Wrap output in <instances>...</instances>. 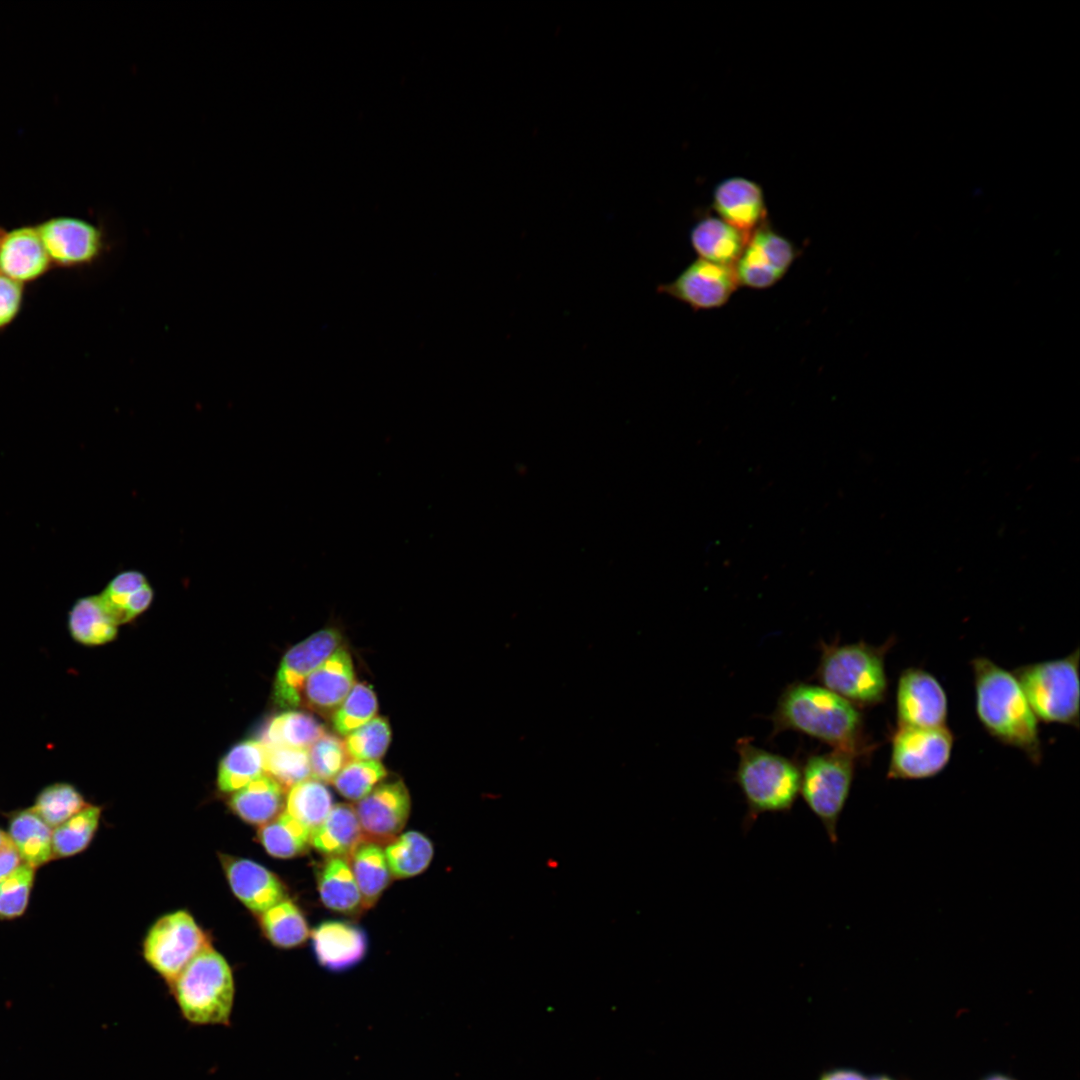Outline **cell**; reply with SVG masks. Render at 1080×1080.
I'll return each mask as SVG.
<instances>
[{"instance_id":"83f0119b","label":"cell","mask_w":1080,"mask_h":1080,"mask_svg":"<svg viewBox=\"0 0 1080 1080\" xmlns=\"http://www.w3.org/2000/svg\"><path fill=\"white\" fill-rule=\"evenodd\" d=\"M118 624L102 604L99 595L78 599L68 614V629L72 638L86 646H96L112 641L117 635Z\"/></svg>"},{"instance_id":"ba28073f","label":"cell","mask_w":1080,"mask_h":1080,"mask_svg":"<svg viewBox=\"0 0 1080 1080\" xmlns=\"http://www.w3.org/2000/svg\"><path fill=\"white\" fill-rule=\"evenodd\" d=\"M210 945L205 931L185 910L157 919L143 942V956L149 966L170 985L188 963Z\"/></svg>"},{"instance_id":"8992f818","label":"cell","mask_w":1080,"mask_h":1080,"mask_svg":"<svg viewBox=\"0 0 1080 1080\" xmlns=\"http://www.w3.org/2000/svg\"><path fill=\"white\" fill-rule=\"evenodd\" d=\"M1079 649L1014 669L1038 721L1079 728Z\"/></svg>"},{"instance_id":"4dcf8cb0","label":"cell","mask_w":1080,"mask_h":1080,"mask_svg":"<svg viewBox=\"0 0 1080 1080\" xmlns=\"http://www.w3.org/2000/svg\"><path fill=\"white\" fill-rule=\"evenodd\" d=\"M384 853L392 877L406 879L427 869L433 858L434 847L424 834L408 831L387 843Z\"/></svg>"},{"instance_id":"f6af8a7d","label":"cell","mask_w":1080,"mask_h":1080,"mask_svg":"<svg viewBox=\"0 0 1080 1080\" xmlns=\"http://www.w3.org/2000/svg\"><path fill=\"white\" fill-rule=\"evenodd\" d=\"M818 1080H869L862 1073L849 1068H835L824 1071Z\"/></svg>"},{"instance_id":"4fadbf2b","label":"cell","mask_w":1080,"mask_h":1080,"mask_svg":"<svg viewBox=\"0 0 1080 1080\" xmlns=\"http://www.w3.org/2000/svg\"><path fill=\"white\" fill-rule=\"evenodd\" d=\"M895 712L896 726H946L949 712L946 691L930 672L920 667H908L898 678Z\"/></svg>"},{"instance_id":"5b68a950","label":"cell","mask_w":1080,"mask_h":1080,"mask_svg":"<svg viewBox=\"0 0 1080 1080\" xmlns=\"http://www.w3.org/2000/svg\"><path fill=\"white\" fill-rule=\"evenodd\" d=\"M169 987L188 1023L230 1024L235 998L233 972L211 944L188 963Z\"/></svg>"},{"instance_id":"4316f807","label":"cell","mask_w":1080,"mask_h":1080,"mask_svg":"<svg viewBox=\"0 0 1080 1080\" xmlns=\"http://www.w3.org/2000/svg\"><path fill=\"white\" fill-rule=\"evenodd\" d=\"M52 832L32 808L14 812L9 819L12 843L23 863L35 869L53 859Z\"/></svg>"},{"instance_id":"8d00e7d4","label":"cell","mask_w":1080,"mask_h":1080,"mask_svg":"<svg viewBox=\"0 0 1080 1080\" xmlns=\"http://www.w3.org/2000/svg\"><path fill=\"white\" fill-rule=\"evenodd\" d=\"M262 743L265 774L276 780L285 790L311 777L308 749Z\"/></svg>"},{"instance_id":"5bb4252c","label":"cell","mask_w":1080,"mask_h":1080,"mask_svg":"<svg viewBox=\"0 0 1080 1080\" xmlns=\"http://www.w3.org/2000/svg\"><path fill=\"white\" fill-rule=\"evenodd\" d=\"M738 287L734 266L698 258L674 280L658 285L657 291L698 311L722 307Z\"/></svg>"},{"instance_id":"1f68e13d","label":"cell","mask_w":1080,"mask_h":1080,"mask_svg":"<svg viewBox=\"0 0 1080 1080\" xmlns=\"http://www.w3.org/2000/svg\"><path fill=\"white\" fill-rule=\"evenodd\" d=\"M311 830L287 812L260 826L258 840L266 852L276 858L300 856L311 846Z\"/></svg>"},{"instance_id":"d590c367","label":"cell","mask_w":1080,"mask_h":1080,"mask_svg":"<svg viewBox=\"0 0 1080 1080\" xmlns=\"http://www.w3.org/2000/svg\"><path fill=\"white\" fill-rule=\"evenodd\" d=\"M89 804L71 784L53 783L43 788L31 807L52 829L60 826Z\"/></svg>"},{"instance_id":"d6986e66","label":"cell","mask_w":1080,"mask_h":1080,"mask_svg":"<svg viewBox=\"0 0 1080 1080\" xmlns=\"http://www.w3.org/2000/svg\"><path fill=\"white\" fill-rule=\"evenodd\" d=\"M355 685L351 655L340 646L306 680L302 703L322 714L334 713Z\"/></svg>"},{"instance_id":"e575fe53","label":"cell","mask_w":1080,"mask_h":1080,"mask_svg":"<svg viewBox=\"0 0 1080 1080\" xmlns=\"http://www.w3.org/2000/svg\"><path fill=\"white\" fill-rule=\"evenodd\" d=\"M101 807L88 805L52 832L53 858L74 856L92 841L100 822Z\"/></svg>"},{"instance_id":"7402d4cb","label":"cell","mask_w":1080,"mask_h":1080,"mask_svg":"<svg viewBox=\"0 0 1080 1080\" xmlns=\"http://www.w3.org/2000/svg\"><path fill=\"white\" fill-rule=\"evenodd\" d=\"M285 788L267 774L232 793L228 805L244 822L262 826L276 818L285 807Z\"/></svg>"},{"instance_id":"ee69618b","label":"cell","mask_w":1080,"mask_h":1080,"mask_svg":"<svg viewBox=\"0 0 1080 1080\" xmlns=\"http://www.w3.org/2000/svg\"><path fill=\"white\" fill-rule=\"evenodd\" d=\"M23 864L14 844L9 842L0 849V880L13 873Z\"/></svg>"},{"instance_id":"8fae6325","label":"cell","mask_w":1080,"mask_h":1080,"mask_svg":"<svg viewBox=\"0 0 1080 1080\" xmlns=\"http://www.w3.org/2000/svg\"><path fill=\"white\" fill-rule=\"evenodd\" d=\"M342 637L333 627L325 628L294 645L281 660L273 684V700L283 709L302 703L308 677L340 646Z\"/></svg>"},{"instance_id":"836d02e7","label":"cell","mask_w":1080,"mask_h":1080,"mask_svg":"<svg viewBox=\"0 0 1080 1080\" xmlns=\"http://www.w3.org/2000/svg\"><path fill=\"white\" fill-rule=\"evenodd\" d=\"M326 733L325 727L312 715L302 711H286L271 719L262 742L308 749Z\"/></svg>"},{"instance_id":"c3c4849f","label":"cell","mask_w":1080,"mask_h":1080,"mask_svg":"<svg viewBox=\"0 0 1080 1080\" xmlns=\"http://www.w3.org/2000/svg\"><path fill=\"white\" fill-rule=\"evenodd\" d=\"M871 1080H892V1079H890V1078H888L886 1076H878V1077H875V1078H873Z\"/></svg>"},{"instance_id":"d6a6232c","label":"cell","mask_w":1080,"mask_h":1080,"mask_svg":"<svg viewBox=\"0 0 1080 1080\" xmlns=\"http://www.w3.org/2000/svg\"><path fill=\"white\" fill-rule=\"evenodd\" d=\"M333 806V797L324 782L309 777L292 786L285 799V812L311 832L326 818Z\"/></svg>"},{"instance_id":"9c48e42d","label":"cell","mask_w":1080,"mask_h":1080,"mask_svg":"<svg viewBox=\"0 0 1080 1080\" xmlns=\"http://www.w3.org/2000/svg\"><path fill=\"white\" fill-rule=\"evenodd\" d=\"M889 780H924L937 776L949 764L954 734L946 726H896L890 734Z\"/></svg>"},{"instance_id":"6da1fadb","label":"cell","mask_w":1080,"mask_h":1080,"mask_svg":"<svg viewBox=\"0 0 1080 1080\" xmlns=\"http://www.w3.org/2000/svg\"><path fill=\"white\" fill-rule=\"evenodd\" d=\"M771 737L784 731L808 735L839 750L869 761L876 743L866 734L861 709L833 693L810 683L788 684L778 697L770 716Z\"/></svg>"},{"instance_id":"bcb514c9","label":"cell","mask_w":1080,"mask_h":1080,"mask_svg":"<svg viewBox=\"0 0 1080 1080\" xmlns=\"http://www.w3.org/2000/svg\"><path fill=\"white\" fill-rule=\"evenodd\" d=\"M11 842V839L5 831L0 829V849Z\"/></svg>"},{"instance_id":"7dc6e473","label":"cell","mask_w":1080,"mask_h":1080,"mask_svg":"<svg viewBox=\"0 0 1080 1080\" xmlns=\"http://www.w3.org/2000/svg\"><path fill=\"white\" fill-rule=\"evenodd\" d=\"M985 1080H1013V1079H1011V1078H1009L1007 1076H1004V1075L996 1074V1075L989 1076Z\"/></svg>"},{"instance_id":"2e32d148","label":"cell","mask_w":1080,"mask_h":1080,"mask_svg":"<svg viewBox=\"0 0 1080 1080\" xmlns=\"http://www.w3.org/2000/svg\"><path fill=\"white\" fill-rule=\"evenodd\" d=\"M220 863L233 894L251 912L260 915L286 898L285 884L261 864L225 854Z\"/></svg>"},{"instance_id":"7bdbcfd3","label":"cell","mask_w":1080,"mask_h":1080,"mask_svg":"<svg viewBox=\"0 0 1080 1080\" xmlns=\"http://www.w3.org/2000/svg\"><path fill=\"white\" fill-rule=\"evenodd\" d=\"M25 285L0 273V331L18 317L24 300Z\"/></svg>"},{"instance_id":"9a60e30c","label":"cell","mask_w":1080,"mask_h":1080,"mask_svg":"<svg viewBox=\"0 0 1080 1080\" xmlns=\"http://www.w3.org/2000/svg\"><path fill=\"white\" fill-rule=\"evenodd\" d=\"M410 809V794L401 779L381 782L355 806L364 839L380 845L400 834Z\"/></svg>"},{"instance_id":"ffe728a7","label":"cell","mask_w":1080,"mask_h":1080,"mask_svg":"<svg viewBox=\"0 0 1080 1080\" xmlns=\"http://www.w3.org/2000/svg\"><path fill=\"white\" fill-rule=\"evenodd\" d=\"M311 938L318 963L331 971H344L355 966L367 952L365 932L349 922H322L313 929Z\"/></svg>"},{"instance_id":"ac0fdd59","label":"cell","mask_w":1080,"mask_h":1080,"mask_svg":"<svg viewBox=\"0 0 1080 1080\" xmlns=\"http://www.w3.org/2000/svg\"><path fill=\"white\" fill-rule=\"evenodd\" d=\"M713 209L723 221L750 235L766 223L767 209L761 187L743 177L720 182L713 192Z\"/></svg>"},{"instance_id":"7c38bea8","label":"cell","mask_w":1080,"mask_h":1080,"mask_svg":"<svg viewBox=\"0 0 1080 1080\" xmlns=\"http://www.w3.org/2000/svg\"><path fill=\"white\" fill-rule=\"evenodd\" d=\"M798 252L793 243L767 223L753 231L734 264L739 286L766 289L789 270Z\"/></svg>"},{"instance_id":"d4e9b609","label":"cell","mask_w":1080,"mask_h":1080,"mask_svg":"<svg viewBox=\"0 0 1080 1080\" xmlns=\"http://www.w3.org/2000/svg\"><path fill=\"white\" fill-rule=\"evenodd\" d=\"M320 900L328 909L353 915L363 910L362 898L345 857H326L317 870Z\"/></svg>"},{"instance_id":"b9f144b4","label":"cell","mask_w":1080,"mask_h":1080,"mask_svg":"<svg viewBox=\"0 0 1080 1080\" xmlns=\"http://www.w3.org/2000/svg\"><path fill=\"white\" fill-rule=\"evenodd\" d=\"M34 877L35 868L23 863L0 880V920L15 919L25 912Z\"/></svg>"},{"instance_id":"484cf974","label":"cell","mask_w":1080,"mask_h":1080,"mask_svg":"<svg viewBox=\"0 0 1080 1080\" xmlns=\"http://www.w3.org/2000/svg\"><path fill=\"white\" fill-rule=\"evenodd\" d=\"M349 856L363 909H369L377 903L392 878L384 850L380 844L363 840Z\"/></svg>"},{"instance_id":"44dd1931","label":"cell","mask_w":1080,"mask_h":1080,"mask_svg":"<svg viewBox=\"0 0 1080 1080\" xmlns=\"http://www.w3.org/2000/svg\"><path fill=\"white\" fill-rule=\"evenodd\" d=\"M749 236L719 217L706 216L691 228L690 243L699 259L734 266Z\"/></svg>"},{"instance_id":"3957f363","label":"cell","mask_w":1080,"mask_h":1080,"mask_svg":"<svg viewBox=\"0 0 1080 1080\" xmlns=\"http://www.w3.org/2000/svg\"><path fill=\"white\" fill-rule=\"evenodd\" d=\"M890 637L882 645L865 641L840 644L819 642L820 658L814 678L822 687L860 709L885 702L889 689L885 659L895 644Z\"/></svg>"},{"instance_id":"cb8c5ba5","label":"cell","mask_w":1080,"mask_h":1080,"mask_svg":"<svg viewBox=\"0 0 1080 1080\" xmlns=\"http://www.w3.org/2000/svg\"><path fill=\"white\" fill-rule=\"evenodd\" d=\"M363 840L355 807L347 803L333 805L311 834V846L326 857L349 856Z\"/></svg>"},{"instance_id":"52a82bcc","label":"cell","mask_w":1080,"mask_h":1080,"mask_svg":"<svg viewBox=\"0 0 1080 1080\" xmlns=\"http://www.w3.org/2000/svg\"><path fill=\"white\" fill-rule=\"evenodd\" d=\"M858 763L855 755L831 750L809 753L800 763V795L820 820L832 844L838 841L837 824L849 798Z\"/></svg>"},{"instance_id":"f1b7e54d","label":"cell","mask_w":1080,"mask_h":1080,"mask_svg":"<svg viewBox=\"0 0 1080 1080\" xmlns=\"http://www.w3.org/2000/svg\"><path fill=\"white\" fill-rule=\"evenodd\" d=\"M264 746L259 740L247 739L233 746L222 758L217 785L223 793H233L263 775Z\"/></svg>"},{"instance_id":"603a6c76","label":"cell","mask_w":1080,"mask_h":1080,"mask_svg":"<svg viewBox=\"0 0 1080 1080\" xmlns=\"http://www.w3.org/2000/svg\"><path fill=\"white\" fill-rule=\"evenodd\" d=\"M153 595V589L142 572L125 570L110 580L99 597L119 625L143 613L151 605Z\"/></svg>"},{"instance_id":"277c9868","label":"cell","mask_w":1080,"mask_h":1080,"mask_svg":"<svg viewBox=\"0 0 1080 1080\" xmlns=\"http://www.w3.org/2000/svg\"><path fill=\"white\" fill-rule=\"evenodd\" d=\"M734 781L746 803L743 830L764 813H789L800 795V762L757 747L751 737L736 741Z\"/></svg>"},{"instance_id":"ab89813d","label":"cell","mask_w":1080,"mask_h":1080,"mask_svg":"<svg viewBox=\"0 0 1080 1080\" xmlns=\"http://www.w3.org/2000/svg\"><path fill=\"white\" fill-rule=\"evenodd\" d=\"M391 742V729L384 717H375L346 736L348 755L353 760L379 761Z\"/></svg>"},{"instance_id":"7a4b0ae2","label":"cell","mask_w":1080,"mask_h":1080,"mask_svg":"<svg viewBox=\"0 0 1080 1080\" xmlns=\"http://www.w3.org/2000/svg\"><path fill=\"white\" fill-rule=\"evenodd\" d=\"M970 666L975 712L984 730L1039 765L1043 759L1039 721L1016 676L985 656L975 657Z\"/></svg>"},{"instance_id":"30bf717a","label":"cell","mask_w":1080,"mask_h":1080,"mask_svg":"<svg viewBox=\"0 0 1080 1080\" xmlns=\"http://www.w3.org/2000/svg\"><path fill=\"white\" fill-rule=\"evenodd\" d=\"M36 228L53 267H88L99 261L107 249L103 230L81 218L52 217Z\"/></svg>"},{"instance_id":"60d3db41","label":"cell","mask_w":1080,"mask_h":1080,"mask_svg":"<svg viewBox=\"0 0 1080 1080\" xmlns=\"http://www.w3.org/2000/svg\"><path fill=\"white\" fill-rule=\"evenodd\" d=\"M308 754L311 777L322 782H332L351 759L344 741L327 732L308 748Z\"/></svg>"},{"instance_id":"74e56055","label":"cell","mask_w":1080,"mask_h":1080,"mask_svg":"<svg viewBox=\"0 0 1080 1080\" xmlns=\"http://www.w3.org/2000/svg\"><path fill=\"white\" fill-rule=\"evenodd\" d=\"M377 711L378 701L372 687L365 682L355 683L333 713V727L340 735L347 736L375 718Z\"/></svg>"},{"instance_id":"f546056e","label":"cell","mask_w":1080,"mask_h":1080,"mask_svg":"<svg viewBox=\"0 0 1080 1080\" xmlns=\"http://www.w3.org/2000/svg\"><path fill=\"white\" fill-rule=\"evenodd\" d=\"M259 923L264 936L279 948L298 947L310 934L302 910L287 897L260 914Z\"/></svg>"},{"instance_id":"f35d334b","label":"cell","mask_w":1080,"mask_h":1080,"mask_svg":"<svg viewBox=\"0 0 1080 1080\" xmlns=\"http://www.w3.org/2000/svg\"><path fill=\"white\" fill-rule=\"evenodd\" d=\"M387 777L380 761L350 760L332 780L344 798L358 802Z\"/></svg>"},{"instance_id":"e0dca14e","label":"cell","mask_w":1080,"mask_h":1080,"mask_svg":"<svg viewBox=\"0 0 1080 1080\" xmlns=\"http://www.w3.org/2000/svg\"><path fill=\"white\" fill-rule=\"evenodd\" d=\"M53 268L36 226H20L0 236V273L23 285Z\"/></svg>"}]
</instances>
